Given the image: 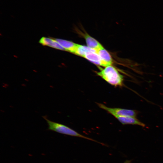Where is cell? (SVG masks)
<instances>
[{"label": "cell", "mask_w": 163, "mask_h": 163, "mask_svg": "<svg viewBox=\"0 0 163 163\" xmlns=\"http://www.w3.org/2000/svg\"><path fill=\"white\" fill-rule=\"evenodd\" d=\"M83 57L95 64L105 67L104 63L95 50L90 48L86 52Z\"/></svg>", "instance_id": "4"}, {"label": "cell", "mask_w": 163, "mask_h": 163, "mask_svg": "<svg viewBox=\"0 0 163 163\" xmlns=\"http://www.w3.org/2000/svg\"><path fill=\"white\" fill-rule=\"evenodd\" d=\"M123 125H135L144 127L145 124L139 120L136 117L124 116H117L115 117Z\"/></svg>", "instance_id": "5"}, {"label": "cell", "mask_w": 163, "mask_h": 163, "mask_svg": "<svg viewBox=\"0 0 163 163\" xmlns=\"http://www.w3.org/2000/svg\"><path fill=\"white\" fill-rule=\"evenodd\" d=\"M97 52L104 63L105 67L111 65L113 63L112 57L109 52L103 47L98 50Z\"/></svg>", "instance_id": "8"}, {"label": "cell", "mask_w": 163, "mask_h": 163, "mask_svg": "<svg viewBox=\"0 0 163 163\" xmlns=\"http://www.w3.org/2000/svg\"><path fill=\"white\" fill-rule=\"evenodd\" d=\"M39 43L43 46H47L58 50L65 51V49L55 39L42 37L40 40Z\"/></svg>", "instance_id": "6"}, {"label": "cell", "mask_w": 163, "mask_h": 163, "mask_svg": "<svg viewBox=\"0 0 163 163\" xmlns=\"http://www.w3.org/2000/svg\"><path fill=\"white\" fill-rule=\"evenodd\" d=\"M82 35L85 40L87 46L97 51L103 47L99 42L86 32L82 34Z\"/></svg>", "instance_id": "7"}, {"label": "cell", "mask_w": 163, "mask_h": 163, "mask_svg": "<svg viewBox=\"0 0 163 163\" xmlns=\"http://www.w3.org/2000/svg\"><path fill=\"white\" fill-rule=\"evenodd\" d=\"M123 163H131V160H127L125 161Z\"/></svg>", "instance_id": "10"}, {"label": "cell", "mask_w": 163, "mask_h": 163, "mask_svg": "<svg viewBox=\"0 0 163 163\" xmlns=\"http://www.w3.org/2000/svg\"><path fill=\"white\" fill-rule=\"evenodd\" d=\"M46 121L48 126V129L56 132L71 136L84 138L88 140L100 143L102 145L104 144L100 142L91 138L82 135L77 131L64 124L56 123L48 119L46 116L43 117Z\"/></svg>", "instance_id": "2"}, {"label": "cell", "mask_w": 163, "mask_h": 163, "mask_svg": "<svg viewBox=\"0 0 163 163\" xmlns=\"http://www.w3.org/2000/svg\"><path fill=\"white\" fill-rule=\"evenodd\" d=\"M99 71L97 75L110 84L114 87H121L124 85V77L118 70L111 65L104 69L98 67Z\"/></svg>", "instance_id": "1"}, {"label": "cell", "mask_w": 163, "mask_h": 163, "mask_svg": "<svg viewBox=\"0 0 163 163\" xmlns=\"http://www.w3.org/2000/svg\"><path fill=\"white\" fill-rule=\"evenodd\" d=\"M97 104L100 108L106 110L114 117L117 116L136 117L138 113V111L136 110L119 108L110 107L101 103Z\"/></svg>", "instance_id": "3"}, {"label": "cell", "mask_w": 163, "mask_h": 163, "mask_svg": "<svg viewBox=\"0 0 163 163\" xmlns=\"http://www.w3.org/2000/svg\"><path fill=\"white\" fill-rule=\"evenodd\" d=\"M55 40L65 49V51L74 53L78 44L74 42L61 39Z\"/></svg>", "instance_id": "9"}]
</instances>
